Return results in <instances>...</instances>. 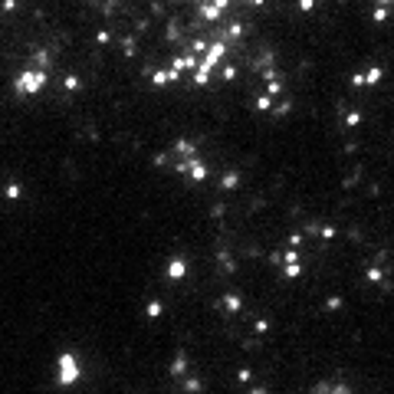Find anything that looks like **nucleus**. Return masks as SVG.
<instances>
[{
  "mask_svg": "<svg viewBox=\"0 0 394 394\" xmlns=\"http://www.w3.org/2000/svg\"><path fill=\"white\" fill-rule=\"evenodd\" d=\"M86 378V362H82V355L76 352V348H63V352H56L53 358V381L63 391H69V388H76L79 381Z\"/></svg>",
  "mask_w": 394,
  "mask_h": 394,
  "instance_id": "obj_1",
  "label": "nucleus"
}]
</instances>
